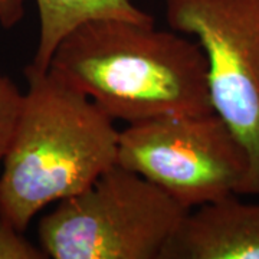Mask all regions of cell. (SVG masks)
Listing matches in <instances>:
<instances>
[{
    "label": "cell",
    "mask_w": 259,
    "mask_h": 259,
    "mask_svg": "<svg viewBox=\"0 0 259 259\" xmlns=\"http://www.w3.org/2000/svg\"><path fill=\"white\" fill-rule=\"evenodd\" d=\"M49 71L114 121L213 112L199 42L125 19H90L55 49Z\"/></svg>",
    "instance_id": "cell-1"
},
{
    "label": "cell",
    "mask_w": 259,
    "mask_h": 259,
    "mask_svg": "<svg viewBox=\"0 0 259 259\" xmlns=\"http://www.w3.org/2000/svg\"><path fill=\"white\" fill-rule=\"evenodd\" d=\"M25 76L28 90L0 175V218L23 233L42 209L117 164L120 137L111 117L52 71L28 65Z\"/></svg>",
    "instance_id": "cell-2"
},
{
    "label": "cell",
    "mask_w": 259,
    "mask_h": 259,
    "mask_svg": "<svg viewBox=\"0 0 259 259\" xmlns=\"http://www.w3.org/2000/svg\"><path fill=\"white\" fill-rule=\"evenodd\" d=\"M187 212L158 186L114 164L40 218L39 246L54 259H161Z\"/></svg>",
    "instance_id": "cell-3"
},
{
    "label": "cell",
    "mask_w": 259,
    "mask_h": 259,
    "mask_svg": "<svg viewBox=\"0 0 259 259\" xmlns=\"http://www.w3.org/2000/svg\"><path fill=\"white\" fill-rule=\"evenodd\" d=\"M117 164L139 173L192 210L241 193L249 158L213 111L128 124L120 131Z\"/></svg>",
    "instance_id": "cell-4"
},
{
    "label": "cell",
    "mask_w": 259,
    "mask_h": 259,
    "mask_svg": "<svg viewBox=\"0 0 259 259\" xmlns=\"http://www.w3.org/2000/svg\"><path fill=\"white\" fill-rule=\"evenodd\" d=\"M166 19L202 48L213 111L249 158L239 196H259V0H166Z\"/></svg>",
    "instance_id": "cell-5"
},
{
    "label": "cell",
    "mask_w": 259,
    "mask_h": 259,
    "mask_svg": "<svg viewBox=\"0 0 259 259\" xmlns=\"http://www.w3.org/2000/svg\"><path fill=\"white\" fill-rule=\"evenodd\" d=\"M238 197L189 210L161 259H259V203Z\"/></svg>",
    "instance_id": "cell-6"
},
{
    "label": "cell",
    "mask_w": 259,
    "mask_h": 259,
    "mask_svg": "<svg viewBox=\"0 0 259 259\" xmlns=\"http://www.w3.org/2000/svg\"><path fill=\"white\" fill-rule=\"evenodd\" d=\"M39 10V42L32 66L47 71L52 55L72 29L90 19L117 18L151 25L154 19L131 0H36Z\"/></svg>",
    "instance_id": "cell-7"
},
{
    "label": "cell",
    "mask_w": 259,
    "mask_h": 259,
    "mask_svg": "<svg viewBox=\"0 0 259 259\" xmlns=\"http://www.w3.org/2000/svg\"><path fill=\"white\" fill-rule=\"evenodd\" d=\"M23 93L9 76L0 74V163L9 150L10 141L18 122Z\"/></svg>",
    "instance_id": "cell-8"
},
{
    "label": "cell",
    "mask_w": 259,
    "mask_h": 259,
    "mask_svg": "<svg viewBox=\"0 0 259 259\" xmlns=\"http://www.w3.org/2000/svg\"><path fill=\"white\" fill-rule=\"evenodd\" d=\"M45 252L0 218V259H45Z\"/></svg>",
    "instance_id": "cell-9"
},
{
    "label": "cell",
    "mask_w": 259,
    "mask_h": 259,
    "mask_svg": "<svg viewBox=\"0 0 259 259\" xmlns=\"http://www.w3.org/2000/svg\"><path fill=\"white\" fill-rule=\"evenodd\" d=\"M23 0H0V25L9 29L23 18Z\"/></svg>",
    "instance_id": "cell-10"
}]
</instances>
